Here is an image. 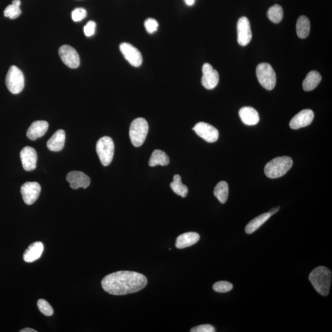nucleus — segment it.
Returning <instances> with one entry per match:
<instances>
[{"label": "nucleus", "mask_w": 332, "mask_h": 332, "mask_svg": "<svg viewBox=\"0 0 332 332\" xmlns=\"http://www.w3.org/2000/svg\"><path fill=\"white\" fill-rule=\"evenodd\" d=\"M191 332H215V329L210 324H203L200 326L193 327L190 330Z\"/></svg>", "instance_id": "72a5a7b5"}, {"label": "nucleus", "mask_w": 332, "mask_h": 332, "mask_svg": "<svg viewBox=\"0 0 332 332\" xmlns=\"http://www.w3.org/2000/svg\"><path fill=\"white\" fill-rule=\"evenodd\" d=\"M59 54L62 62L69 68L76 69L79 66L80 59L78 52L71 46H62L59 48Z\"/></svg>", "instance_id": "6e6552de"}, {"label": "nucleus", "mask_w": 332, "mask_h": 332, "mask_svg": "<svg viewBox=\"0 0 332 332\" xmlns=\"http://www.w3.org/2000/svg\"><path fill=\"white\" fill-rule=\"evenodd\" d=\"M148 281L143 274L134 271H119L108 274L102 281L106 292L113 295H124L142 290Z\"/></svg>", "instance_id": "f257e3e1"}, {"label": "nucleus", "mask_w": 332, "mask_h": 332, "mask_svg": "<svg viewBox=\"0 0 332 332\" xmlns=\"http://www.w3.org/2000/svg\"><path fill=\"white\" fill-rule=\"evenodd\" d=\"M233 288L232 283L227 282V281H219V282L214 284L213 289L216 292L226 293L230 292Z\"/></svg>", "instance_id": "7c9ffc66"}, {"label": "nucleus", "mask_w": 332, "mask_h": 332, "mask_svg": "<svg viewBox=\"0 0 332 332\" xmlns=\"http://www.w3.org/2000/svg\"><path fill=\"white\" fill-rule=\"evenodd\" d=\"M96 151L102 165L107 166L114 158L115 145L114 141L110 137H102L96 144Z\"/></svg>", "instance_id": "423d86ee"}, {"label": "nucleus", "mask_w": 332, "mask_h": 332, "mask_svg": "<svg viewBox=\"0 0 332 332\" xmlns=\"http://www.w3.org/2000/svg\"><path fill=\"white\" fill-rule=\"evenodd\" d=\"M144 25H145L146 30L149 33H153L158 30V23L155 19L152 18L148 19L147 20L145 21Z\"/></svg>", "instance_id": "473e14b6"}, {"label": "nucleus", "mask_w": 332, "mask_h": 332, "mask_svg": "<svg viewBox=\"0 0 332 332\" xmlns=\"http://www.w3.org/2000/svg\"><path fill=\"white\" fill-rule=\"evenodd\" d=\"M267 16L274 23L278 24L283 20L284 11L282 7L279 4H274L270 7L267 13Z\"/></svg>", "instance_id": "cd10ccee"}, {"label": "nucleus", "mask_w": 332, "mask_h": 332, "mask_svg": "<svg viewBox=\"0 0 332 332\" xmlns=\"http://www.w3.org/2000/svg\"><path fill=\"white\" fill-rule=\"evenodd\" d=\"M96 24L94 21H89L84 27V32L86 37H90L95 33Z\"/></svg>", "instance_id": "f704fd0d"}, {"label": "nucleus", "mask_w": 332, "mask_h": 332, "mask_svg": "<svg viewBox=\"0 0 332 332\" xmlns=\"http://www.w3.org/2000/svg\"><path fill=\"white\" fill-rule=\"evenodd\" d=\"M309 280L319 294L329 295L332 281V272L329 269L322 266L317 267L310 273Z\"/></svg>", "instance_id": "f03ea898"}, {"label": "nucleus", "mask_w": 332, "mask_h": 332, "mask_svg": "<svg viewBox=\"0 0 332 332\" xmlns=\"http://www.w3.org/2000/svg\"><path fill=\"white\" fill-rule=\"evenodd\" d=\"M314 117L311 110H303L296 115L290 121V127L293 129H298L311 124Z\"/></svg>", "instance_id": "2eb2a0df"}, {"label": "nucleus", "mask_w": 332, "mask_h": 332, "mask_svg": "<svg viewBox=\"0 0 332 332\" xmlns=\"http://www.w3.org/2000/svg\"><path fill=\"white\" fill-rule=\"evenodd\" d=\"M22 11L20 6L11 4L6 7L4 11V16L11 19H15L20 16Z\"/></svg>", "instance_id": "c85d7f7f"}, {"label": "nucleus", "mask_w": 332, "mask_h": 332, "mask_svg": "<svg viewBox=\"0 0 332 332\" xmlns=\"http://www.w3.org/2000/svg\"><path fill=\"white\" fill-rule=\"evenodd\" d=\"M5 82L7 88L12 94L21 93L25 85L23 71L16 66H11L7 73Z\"/></svg>", "instance_id": "0eeeda50"}, {"label": "nucleus", "mask_w": 332, "mask_h": 332, "mask_svg": "<svg viewBox=\"0 0 332 332\" xmlns=\"http://www.w3.org/2000/svg\"><path fill=\"white\" fill-rule=\"evenodd\" d=\"M119 49L124 58L131 66L138 67L142 64V55L141 52L132 45L127 43H122L120 45Z\"/></svg>", "instance_id": "9b49d317"}, {"label": "nucleus", "mask_w": 332, "mask_h": 332, "mask_svg": "<svg viewBox=\"0 0 332 332\" xmlns=\"http://www.w3.org/2000/svg\"><path fill=\"white\" fill-rule=\"evenodd\" d=\"M66 142V132L60 129L55 132L47 142V146L52 151H60L63 149Z\"/></svg>", "instance_id": "aec40b11"}, {"label": "nucleus", "mask_w": 332, "mask_h": 332, "mask_svg": "<svg viewBox=\"0 0 332 332\" xmlns=\"http://www.w3.org/2000/svg\"><path fill=\"white\" fill-rule=\"evenodd\" d=\"M256 74L260 84L266 90H273L276 84V74L273 67L268 63L260 64Z\"/></svg>", "instance_id": "39448f33"}, {"label": "nucleus", "mask_w": 332, "mask_h": 332, "mask_svg": "<svg viewBox=\"0 0 332 332\" xmlns=\"http://www.w3.org/2000/svg\"><path fill=\"white\" fill-rule=\"evenodd\" d=\"M48 126L49 124L46 121H34L26 132V136L31 141H36L47 133Z\"/></svg>", "instance_id": "f3484780"}, {"label": "nucleus", "mask_w": 332, "mask_h": 332, "mask_svg": "<svg viewBox=\"0 0 332 332\" xmlns=\"http://www.w3.org/2000/svg\"><path fill=\"white\" fill-rule=\"evenodd\" d=\"M20 332H37V331L32 328H25L21 330Z\"/></svg>", "instance_id": "e433bc0d"}, {"label": "nucleus", "mask_w": 332, "mask_h": 332, "mask_svg": "<svg viewBox=\"0 0 332 332\" xmlns=\"http://www.w3.org/2000/svg\"><path fill=\"white\" fill-rule=\"evenodd\" d=\"M66 179L72 189L76 190L79 188L87 189L91 184L90 178L85 173L80 171H71L67 175Z\"/></svg>", "instance_id": "dca6fc26"}, {"label": "nucleus", "mask_w": 332, "mask_h": 332, "mask_svg": "<svg viewBox=\"0 0 332 332\" xmlns=\"http://www.w3.org/2000/svg\"><path fill=\"white\" fill-rule=\"evenodd\" d=\"M296 30L298 37L302 39H305L309 35L311 30V24L309 19L307 16H302L298 18Z\"/></svg>", "instance_id": "5701e85b"}, {"label": "nucleus", "mask_w": 332, "mask_h": 332, "mask_svg": "<svg viewBox=\"0 0 332 332\" xmlns=\"http://www.w3.org/2000/svg\"><path fill=\"white\" fill-rule=\"evenodd\" d=\"M279 210H280V207H278V208L272 209L271 210L268 212V213H270V215L272 216L274 215V213H278Z\"/></svg>", "instance_id": "c9c22d12"}, {"label": "nucleus", "mask_w": 332, "mask_h": 332, "mask_svg": "<svg viewBox=\"0 0 332 332\" xmlns=\"http://www.w3.org/2000/svg\"><path fill=\"white\" fill-rule=\"evenodd\" d=\"M20 157L24 170L32 171L36 169L38 157L34 148L31 146H25L21 150Z\"/></svg>", "instance_id": "4468645a"}, {"label": "nucleus", "mask_w": 332, "mask_h": 332, "mask_svg": "<svg viewBox=\"0 0 332 332\" xmlns=\"http://www.w3.org/2000/svg\"><path fill=\"white\" fill-rule=\"evenodd\" d=\"M41 186L37 182H26L21 187L22 196L27 205H32L37 200L41 192Z\"/></svg>", "instance_id": "1a4fd4ad"}, {"label": "nucleus", "mask_w": 332, "mask_h": 332, "mask_svg": "<svg viewBox=\"0 0 332 332\" xmlns=\"http://www.w3.org/2000/svg\"><path fill=\"white\" fill-rule=\"evenodd\" d=\"M213 193L221 203L225 204L227 201L229 194V188L227 183L225 181L219 182L214 189Z\"/></svg>", "instance_id": "a878e982"}, {"label": "nucleus", "mask_w": 332, "mask_h": 332, "mask_svg": "<svg viewBox=\"0 0 332 332\" xmlns=\"http://www.w3.org/2000/svg\"><path fill=\"white\" fill-rule=\"evenodd\" d=\"M147 121L142 118H139L132 122L129 129V137L132 145L139 147L145 141L148 132Z\"/></svg>", "instance_id": "20e7f679"}, {"label": "nucleus", "mask_w": 332, "mask_h": 332, "mask_svg": "<svg viewBox=\"0 0 332 332\" xmlns=\"http://www.w3.org/2000/svg\"><path fill=\"white\" fill-rule=\"evenodd\" d=\"M271 215L269 213L261 214L257 216L256 218L250 221L245 227V232L247 234H252L259 229L261 225H263L267 220L270 218Z\"/></svg>", "instance_id": "393cba45"}, {"label": "nucleus", "mask_w": 332, "mask_h": 332, "mask_svg": "<svg viewBox=\"0 0 332 332\" xmlns=\"http://www.w3.org/2000/svg\"><path fill=\"white\" fill-rule=\"evenodd\" d=\"M237 42L242 47L247 46L252 40L251 24L246 17H241L237 24Z\"/></svg>", "instance_id": "f8f14e48"}, {"label": "nucleus", "mask_w": 332, "mask_h": 332, "mask_svg": "<svg viewBox=\"0 0 332 332\" xmlns=\"http://www.w3.org/2000/svg\"><path fill=\"white\" fill-rule=\"evenodd\" d=\"M239 115L243 123L247 126H254L258 124L260 121L259 113L254 108L251 107L240 108Z\"/></svg>", "instance_id": "a211bd4d"}, {"label": "nucleus", "mask_w": 332, "mask_h": 332, "mask_svg": "<svg viewBox=\"0 0 332 332\" xmlns=\"http://www.w3.org/2000/svg\"><path fill=\"white\" fill-rule=\"evenodd\" d=\"M219 81L218 71L213 69L211 64L206 63L203 67L202 85L207 90H213L217 86Z\"/></svg>", "instance_id": "ddd939ff"}, {"label": "nucleus", "mask_w": 332, "mask_h": 332, "mask_svg": "<svg viewBox=\"0 0 332 332\" xmlns=\"http://www.w3.org/2000/svg\"><path fill=\"white\" fill-rule=\"evenodd\" d=\"M170 185V188L175 193L182 197V198L187 197L189 189H188L186 185L183 184L181 177L179 175H174L173 181Z\"/></svg>", "instance_id": "bb28decb"}, {"label": "nucleus", "mask_w": 332, "mask_h": 332, "mask_svg": "<svg viewBox=\"0 0 332 332\" xmlns=\"http://www.w3.org/2000/svg\"><path fill=\"white\" fill-rule=\"evenodd\" d=\"M87 16V11L83 8L74 9L71 13V18L74 22H79L85 19Z\"/></svg>", "instance_id": "2f4dec72"}, {"label": "nucleus", "mask_w": 332, "mask_h": 332, "mask_svg": "<svg viewBox=\"0 0 332 332\" xmlns=\"http://www.w3.org/2000/svg\"><path fill=\"white\" fill-rule=\"evenodd\" d=\"M196 134L209 143H213L218 140L219 133L218 130L212 125L200 122L192 128Z\"/></svg>", "instance_id": "9d476101"}, {"label": "nucleus", "mask_w": 332, "mask_h": 332, "mask_svg": "<svg viewBox=\"0 0 332 332\" xmlns=\"http://www.w3.org/2000/svg\"><path fill=\"white\" fill-rule=\"evenodd\" d=\"M44 246L42 242L38 241L33 243L26 249L24 254V261L28 263L37 261L42 256Z\"/></svg>", "instance_id": "6ab92c4d"}, {"label": "nucleus", "mask_w": 332, "mask_h": 332, "mask_svg": "<svg viewBox=\"0 0 332 332\" xmlns=\"http://www.w3.org/2000/svg\"><path fill=\"white\" fill-rule=\"evenodd\" d=\"M199 239H200V236L197 233H185L177 238L175 246L178 249H184V248L192 246L196 244Z\"/></svg>", "instance_id": "412c9836"}, {"label": "nucleus", "mask_w": 332, "mask_h": 332, "mask_svg": "<svg viewBox=\"0 0 332 332\" xmlns=\"http://www.w3.org/2000/svg\"><path fill=\"white\" fill-rule=\"evenodd\" d=\"M321 75L317 71H310L303 82V88L305 91L314 90L321 81Z\"/></svg>", "instance_id": "4be33fe9"}, {"label": "nucleus", "mask_w": 332, "mask_h": 332, "mask_svg": "<svg viewBox=\"0 0 332 332\" xmlns=\"http://www.w3.org/2000/svg\"><path fill=\"white\" fill-rule=\"evenodd\" d=\"M169 162V158L167 154L162 150H156L151 154L148 164L151 167H155L158 165L167 166Z\"/></svg>", "instance_id": "b1692460"}, {"label": "nucleus", "mask_w": 332, "mask_h": 332, "mask_svg": "<svg viewBox=\"0 0 332 332\" xmlns=\"http://www.w3.org/2000/svg\"><path fill=\"white\" fill-rule=\"evenodd\" d=\"M293 161L288 156H280L266 164L264 174L270 179L284 176L292 167Z\"/></svg>", "instance_id": "7ed1b4c3"}, {"label": "nucleus", "mask_w": 332, "mask_h": 332, "mask_svg": "<svg viewBox=\"0 0 332 332\" xmlns=\"http://www.w3.org/2000/svg\"><path fill=\"white\" fill-rule=\"evenodd\" d=\"M185 2L188 6H192L194 4L195 0H185Z\"/></svg>", "instance_id": "4c0bfd02"}, {"label": "nucleus", "mask_w": 332, "mask_h": 332, "mask_svg": "<svg viewBox=\"0 0 332 332\" xmlns=\"http://www.w3.org/2000/svg\"><path fill=\"white\" fill-rule=\"evenodd\" d=\"M37 306L40 311L45 316H51L54 313L52 307L47 300L40 299L38 301Z\"/></svg>", "instance_id": "c756f323"}]
</instances>
